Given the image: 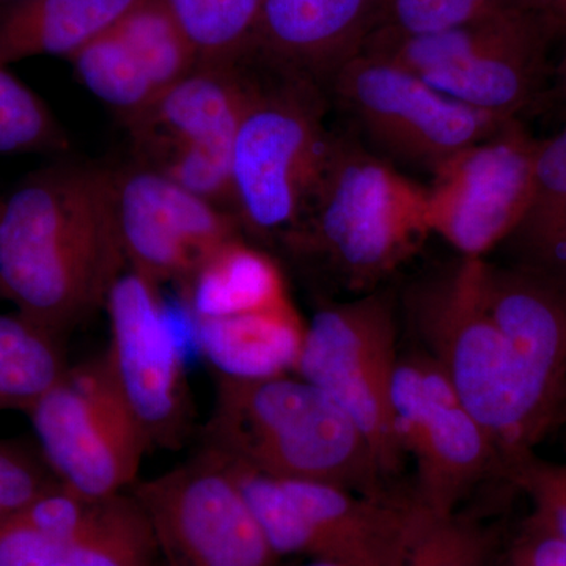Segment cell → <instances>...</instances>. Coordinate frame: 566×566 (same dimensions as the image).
Returning a JSON list of instances; mask_svg holds the SVG:
<instances>
[{"instance_id":"1","label":"cell","mask_w":566,"mask_h":566,"mask_svg":"<svg viewBox=\"0 0 566 566\" xmlns=\"http://www.w3.org/2000/svg\"><path fill=\"white\" fill-rule=\"evenodd\" d=\"M112 170L50 167L0 212V294L18 314L65 334L99 307L125 273Z\"/></svg>"},{"instance_id":"2","label":"cell","mask_w":566,"mask_h":566,"mask_svg":"<svg viewBox=\"0 0 566 566\" xmlns=\"http://www.w3.org/2000/svg\"><path fill=\"white\" fill-rule=\"evenodd\" d=\"M207 449L290 482H318L360 494L389 493L356 423L301 376L262 381L219 378Z\"/></svg>"},{"instance_id":"3","label":"cell","mask_w":566,"mask_h":566,"mask_svg":"<svg viewBox=\"0 0 566 566\" xmlns=\"http://www.w3.org/2000/svg\"><path fill=\"white\" fill-rule=\"evenodd\" d=\"M430 234L427 188L359 142L337 136L314 203L289 237L367 293Z\"/></svg>"},{"instance_id":"4","label":"cell","mask_w":566,"mask_h":566,"mask_svg":"<svg viewBox=\"0 0 566 566\" xmlns=\"http://www.w3.org/2000/svg\"><path fill=\"white\" fill-rule=\"evenodd\" d=\"M281 71V70H279ZM282 80L251 81L232 155V205L252 232L290 234L304 221L333 158L319 85L281 71Z\"/></svg>"},{"instance_id":"5","label":"cell","mask_w":566,"mask_h":566,"mask_svg":"<svg viewBox=\"0 0 566 566\" xmlns=\"http://www.w3.org/2000/svg\"><path fill=\"white\" fill-rule=\"evenodd\" d=\"M485 259H465L412 285L406 312L423 352L444 370L493 439L502 469L531 455L512 349L486 307Z\"/></svg>"},{"instance_id":"6","label":"cell","mask_w":566,"mask_h":566,"mask_svg":"<svg viewBox=\"0 0 566 566\" xmlns=\"http://www.w3.org/2000/svg\"><path fill=\"white\" fill-rule=\"evenodd\" d=\"M553 33L542 18L513 2L480 20L423 35L381 24L360 52L412 71L457 102L516 120L542 91Z\"/></svg>"},{"instance_id":"7","label":"cell","mask_w":566,"mask_h":566,"mask_svg":"<svg viewBox=\"0 0 566 566\" xmlns=\"http://www.w3.org/2000/svg\"><path fill=\"white\" fill-rule=\"evenodd\" d=\"M398 359L397 300L390 290H371L316 312L294 374L356 423L386 476L400 471L405 457L390 408Z\"/></svg>"},{"instance_id":"8","label":"cell","mask_w":566,"mask_h":566,"mask_svg":"<svg viewBox=\"0 0 566 566\" xmlns=\"http://www.w3.org/2000/svg\"><path fill=\"white\" fill-rule=\"evenodd\" d=\"M28 416L44 461L70 493L103 501L136 485L150 447L118 390L106 354L70 367Z\"/></svg>"},{"instance_id":"9","label":"cell","mask_w":566,"mask_h":566,"mask_svg":"<svg viewBox=\"0 0 566 566\" xmlns=\"http://www.w3.org/2000/svg\"><path fill=\"white\" fill-rule=\"evenodd\" d=\"M329 84L376 155L431 172L513 122L457 102L412 71L365 52L335 71Z\"/></svg>"},{"instance_id":"10","label":"cell","mask_w":566,"mask_h":566,"mask_svg":"<svg viewBox=\"0 0 566 566\" xmlns=\"http://www.w3.org/2000/svg\"><path fill=\"white\" fill-rule=\"evenodd\" d=\"M251 81L234 63H197L126 122L142 166L208 202L232 205L234 137Z\"/></svg>"},{"instance_id":"11","label":"cell","mask_w":566,"mask_h":566,"mask_svg":"<svg viewBox=\"0 0 566 566\" xmlns=\"http://www.w3.org/2000/svg\"><path fill=\"white\" fill-rule=\"evenodd\" d=\"M390 408L398 446L415 461L412 494L434 516L457 513L480 480L502 468L493 439L427 353L398 359Z\"/></svg>"},{"instance_id":"12","label":"cell","mask_w":566,"mask_h":566,"mask_svg":"<svg viewBox=\"0 0 566 566\" xmlns=\"http://www.w3.org/2000/svg\"><path fill=\"white\" fill-rule=\"evenodd\" d=\"M132 493L150 517L164 560L182 566H279L281 557L214 450L137 482Z\"/></svg>"},{"instance_id":"13","label":"cell","mask_w":566,"mask_h":566,"mask_svg":"<svg viewBox=\"0 0 566 566\" xmlns=\"http://www.w3.org/2000/svg\"><path fill=\"white\" fill-rule=\"evenodd\" d=\"M538 148L513 120L441 164L427 188L431 234L465 259L505 243L531 202Z\"/></svg>"},{"instance_id":"14","label":"cell","mask_w":566,"mask_h":566,"mask_svg":"<svg viewBox=\"0 0 566 566\" xmlns=\"http://www.w3.org/2000/svg\"><path fill=\"white\" fill-rule=\"evenodd\" d=\"M104 307L111 327L106 357L118 390L148 447L175 449L191 428L192 406L180 346L167 323L158 285L125 271Z\"/></svg>"},{"instance_id":"15","label":"cell","mask_w":566,"mask_h":566,"mask_svg":"<svg viewBox=\"0 0 566 566\" xmlns=\"http://www.w3.org/2000/svg\"><path fill=\"white\" fill-rule=\"evenodd\" d=\"M118 232L129 270L156 285L189 282L221 245L238 238L237 216L156 172H112Z\"/></svg>"},{"instance_id":"16","label":"cell","mask_w":566,"mask_h":566,"mask_svg":"<svg viewBox=\"0 0 566 566\" xmlns=\"http://www.w3.org/2000/svg\"><path fill=\"white\" fill-rule=\"evenodd\" d=\"M483 293L512 349L524 428L534 449L566 405V293L526 268L488 262Z\"/></svg>"},{"instance_id":"17","label":"cell","mask_w":566,"mask_h":566,"mask_svg":"<svg viewBox=\"0 0 566 566\" xmlns=\"http://www.w3.org/2000/svg\"><path fill=\"white\" fill-rule=\"evenodd\" d=\"M376 0H263L249 52L274 69L331 81L379 25Z\"/></svg>"},{"instance_id":"18","label":"cell","mask_w":566,"mask_h":566,"mask_svg":"<svg viewBox=\"0 0 566 566\" xmlns=\"http://www.w3.org/2000/svg\"><path fill=\"white\" fill-rule=\"evenodd\" d=\"M307 323L294 304L196 319L197 345L219 378L262 381L296 374Z\"/></svg>"},{"instance_id":"19","label":"cell","mask_w":566,"mask_h":566,"mask_svg":"<svg viewBox=\"0 0 566 566\" xmlns=\"http://www.w3.org/2000/svg\"><path fill=\"white\" fill-rule=\"evenodd\" d=\"M139 0H22L0 9V63L70 59L114 28Z\"/></svg>"},{"instance_id":"20","label":"cell","mask_w":566,"mask_h":566,"mask_svg":"<svg viewBox=\"0 0 566 566\" xmlns=\"http://www.w3.org/2000/svg\"><path fill=\"white\" fill-rule=\"evenodd\" d=\"M189 283L193 318H223L292 304L279 264L240 237L221 245Z\"/></svg>"},{"instance_id":"21","label":"cell","mask_w":566,"mask_h":566,"mask_svg":"<svg viewBox=\"0 0 566 566\" xmlns=\"http://www.w3.org/2000/svg\"><path fill=\"white\" fill-rule=\"evenodd\" d=\"M506 241L520 255L517 266L566 293V126L551 139L539 140L531 202Z\"/></svg>"},{"instance_id":"22","label":"cell","mask_w":566,"mask_h":566,"mask_svg":"<svg viewBox=\"0 0 566 566\" xmlns=\"http://www.w3.org/2000/svg\"><path fill=\"white\" fill-rule=\"evenodd\" d=\"M48 566H163L158 536L136 495L96 501L80 534Z\"/></svg>"},{"instance_id":"23","label":"cell","mask_w":566,"mask_h":566,"mask_svg":"<svg viewBox=\"0 0 566 566\" xmlns=\"http://www.w3.org/2000/svg\"><path fill=\"white\" fill-rule=\"evenodd\" d=\"M62 335L0 314V411H29L69 371Z\"/></svg>"},{"instance_id":"24","label":"cell","mask_w":566,"mask_h":566,"mask_svg":"<svg viewBox=\"0 0 566 566\" xmlns=\"http://www.w3.org/2000/svg\"><path fill=\"white\" fill-rule=\"evenodd\" d=\"M69 61L81 84L93 96L132 120L161 93L147 70L114 28L85 44Z\"/></svg>"},{"instance_id":"25","label":"cell","mask_w":566,"mask_h":566,"mask_svg":"<svg viewBox=\"0 0 566 566\" xmlns=\"http://www.w3.org/2000/svg\"><path fill=\"white\" fill-rule=\"evenodd\" d=\"M114 29L139 59L159 93L172 87L199 63L166 0H139Z\"/></svg>"},{"instance_id":"26","label":"cell","mask_w":566,"mask_h":566,"mask_svg":"<svg viewBox=\"0 0 566 566\" xmlns=\"http://www.w3.org/2000/svg\"><path fill=\"white\" fill-rule=\"evenodd\" d=\"M199 63L240 62L251 48L263 0H166Z\"/></svg>"},{"instance_id":"27","label":"cell","mask_w":566,"mask_h":566,"mask_svg":"<svg viewBox=\"0 0 566 566\" xmlns=\"http://www.w3.org/2000/svg\"><path fill=\"white\" fill-rule=\"evenodd\" d=\"M66 145L50 107L0 63V155L59 151Z\"/></svg>"},{"instance_id":"28","label":"cell","mask_w":566,"mask_h":566,"mask_svg":"<svg viewBox=\"0 0 566 566\" xmlns=\"http://www.w3.org/2000/svg\"><path fill=\"white\" fill-rule=\"evenodd\" d=\"M488 542L471 521L430 516L389 566H486Z\"/></svg>"},{"instance_id":"29","label":"cell","mask_w":566,"mask_h":566,"mask_svg":"<svg viewBox=\"0 0 566 566\" xmlns=\"http://www.w3.org/2000/svg\"><path fill=\"white\" fill-rule=\"evenodd\" d=\"M509 3L513 0H392L381 24L408 35H423L480 20Z\"/></svg>"},{"instance_id":"30","label":"cell","mask_w":566,"mask_h":566,"mask_svg":"<svg viewBox=\"0 0 566 566\" xmlns=\"http://www.w3.org/2000/svg\"><path fill=\"white\" fill-rule=\"evenodd\" d=\"M59 485L44 458L18 442L0 439V521L17 515Z\"/></svg>"},{"instance_id":"31","label":"cell","mask_w":566,"mask_h":566,"mask_svg":"<svg viewBox=\"0 0 566 566\" xmlns=\"http://www.w3.org/2000/svg\"><path fill=\"white\" fill-rule=\"evenodd\" d=\"M506 475L531 497L532 517L566 542V464L547 463L531 453Z\"/></svg>"},{"instance_id":"32","label":"cell","mask_w":566,"mask_h":566,"mask_svg":"<svg viewBox=\"0 0 566 566\" xmlns=\"http://www.w3.org/2000/svg\"><path fill=\"white\" fill-rule=\"evenodd\" d=\"M96 501H85L59 485L17 513L22 521L59 543H70L91 516Z\"/></svg>"},{"instance_id":"33","label":"cell","mask_w":566,"mask_h":566,"mask_svg":"<svg viewBox=\"0 0 566 566\" xmlns=\"http://www.w3.org/2000/svg\"><path fill=\"white\" fill-rule=\"evenodd\" d=\"M63 547L18 515L0 521V566H48Z\"/></svg>"},{"instance_id":"34","label":"cell","mask_w":566,"mask_h":566,"mask_svg":"<svg viewBox=\"0 0 566 566\" xmlns=\"http://www.w3.org/2000/svg\"><path fill=\"white\" fill-rule=\"evenodd\" d=\"M513 566H566V542L532 517L513 553Z\"/></svg>"},{"instance_id":"35","label":"cell","mask_w":566,"mask_h":566,"mask_svg":"<svg viewBox=\"0 0 566 566\" xmlns=\"http://www.w3.org/2000/svg\"><path fill=\"white\" fill-rule=\"evenodd\" d=\"M553 29L554 32L566 31V0H513Z\"/></svg>"},{"instance_id":"36","label":"cell","mask_w":566,"mask_h":566,"mask_svg":"<svg viewBox=\"0 0 566 566\" xmlns=\"http://www.w3.org/2000/svg\"><path fill=\"white\" fill-rule=\"evenodd\" d=\"M556 96L557 99H560V103H564L566 106V50L564 52V57H562L560 65H558L557 74H556Z\"/></svg>"},{"instance_id":"37","label":"cell","mask_w":566,"mask_h":566,"mask_svg":"<svg viewBox=\"0 0 566 566\" xmlns=\"http://www.w3.org/2000/svg\"><path fill=\"white\" fill-rule=\"evenodd\" d=\"M301 566H378L359 564V562L340 560V558H308L307 564Z\"/></svg>"},{"instance_id":"38","label":"cell","mask_w":566,"mask_h":566,"mask_svg":"<svg viewBox=\"0 0 566 566\" xmlns=\"http://www.w3.org/2000/svg\"><path fill=\"white\" fill-rule=\"evenodd\" d=\"M390 3H392V0H376V6H378L379 13H381L382 17H386Z\"/></svg>"},{"instance_id":"39","label":"cell","mask_w":566,"mask_h":566,"mask_svg":"<svg viewBox=\"0 0 566 566\" xmlns=\"http://www.w3.org/2000/svg\"><path fill=\"white\" fill-rule=\"evenodd\" d=\"M22 2V0H0V9L3 7L13 6V3Z\"/></svg>"},{"instance_id":"40","label":"cell","mask_w":566,"mask_h":566,"mask_svg":"<svg viewBox=\"0 0 566 566\" xmlns=\"http://www.w3.org/2000/svg\"><path fill=\"white\" fill-rule=\"evenodd\" d=\"M163 566H182V565L177 564V562H172V560H164V558H163Z\"/></svg>"},{"instance_id":"41","label":"cell","mask_w":566,"mask_h":566,"mask_svg":"<svg viewBox=\"0 0 566 566\" xmlns=\"http://www.w3.org/2000/svg\"><path fill=\"white\" fill-rule=\"evenodd\" d=\"M3 200H0V212H2Z\"/></svg>"}]
</instances>
